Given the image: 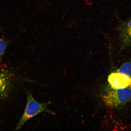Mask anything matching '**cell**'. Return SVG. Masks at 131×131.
Returning a JSON list of instances; mask_svg holds the SVG:
<instances>
[{
	"instance_id": "1",
	"label": "cell",
	"mask_w": 131,
	"mask_h": 131,
	"mask_svg": "<svg viewBox=\"0 0 131 131\" xmlns=\"http://www.w3.org/2000/svg\"><path fill=\"white\" fill-rule=\"evenodd\" d=\"M50 104V102H39L34 99L31 93H29L25 109L16 126V130H19L28 121L41 113L46 112L55 114L54 113L48 109V106Z\"/></svg>"
},
{
	"instance_id": "2",
	"label": "cell",
	"mask_w": 131,
	"mask_h": 131,
	"mask_svg": "<svg viewBox=\"0 0 131 131\" xmlns=\"http://www.w3.org/2000/svg\"><path fill=\"white\" fill-rule=\"evenodd\" d=\"M131 99V86L120 89L111 88L102 96L105 104L109 107L113 108L123 106Z\"/></svg>"
},
{
	"instance_id": "5",
	"label": "cell",
	"mask_w": 131,
	"mask_h": 131,
	"mask_svg": "<svg viewBox=\"0 0 131 131\" xmlns=\"http://www.w3.org/2000/svg\"><path fill=\"white\" fill-rule=\"evenodd\" d=\"M119 39L123 47L131 45V19L122 27L119 34Z\"/></svg>"
},
{
	"instance_id": "3",
	"label": "cell",
	"mask_w": 131,
	"mask_h": 131,
	"mask_svg": "<svg viewBox=\"0 0 131 131\" xmlns=\"http://www.w3.org/2000/svg\"><path fill=\"white\" fill-rule=\"evenodd\" d=\"M14 75L9 70L0 68V100L5 99L12 90Z\"/></svg>"
},
{
	"instance_id": "6",
	"label": "cell",
	"mask_w": 131,
	"mask_h": 131,
	"mask_svg": "<svg viewBox=\"0 0 131 131\" xmlns=\"http://www.w3.org/2000/svg\"><path fill=\"white\" fill-rule=\"evenodd\" d=\"M117 72L127 75L131 78V62H129L123 64Z\"/></svg>"
},
{
	"instance_id": "4",
	"label": "cell",
	"mask_w": 131,
	"mask_h": 131,
	"mask_svg": "<svg viewBox=\"0 0 131 131\" xmlns=\"http://www.w3.org/2000/svg\"><path fill=\"white\" fill-rule=\"evenodd\" d=\"M107 80L110 88L112 89L124 88L131 86V78L117 71L111 73Z\"/></svg>"
},
{
	"instance_id": "7",
	"label": "cell",
	"mask_w": 131,
	"mask_h": 131,
	"mask_svg": "<svg viewBox=\"0 0 131 131\" xmlns=\"http://www.w3.org/2000/svg\"><path fill=\"white\" fill-rule=\"evenodd\" d=\"M9 42V41L5 40L4 36L0 39V62L1 61L3 56Z\"/></svg>"
}]
</instances>
